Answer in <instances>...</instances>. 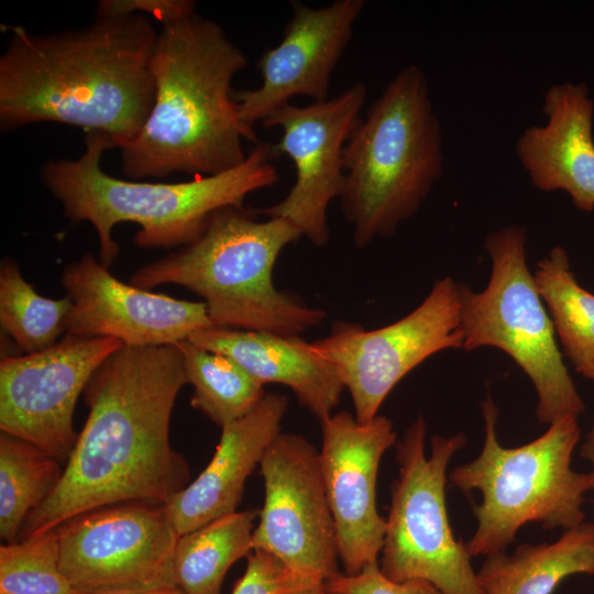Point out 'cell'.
I'll use <instances>...</instances> for the list:
<instances>
[{"mask_svg":"<svg viewBox=\"0 0 594 594\" xmlns=\"http://www.w3.org/2000/svg\"><path fill=\"white\" fill-rule=\"evenodd\" d=\"M185 384L176 344L124 345L112 354L85 388L89 414L61 481L28 516L21 539L110 505H164L185 488L190 469L169 441Z\"/></svg>","mask_w":594,"mask_h":594,"instance_id":"obj_1","label":"cell"},{"mask_svg":"<svg viewBox=\"0 0 594 594\" xmlns=\"http://www.w3.org/2000/svg\"><path fill=\"white\" fill-rule=\"evenodd\" d=\"M0 57V127L59 122L135 138L153 106L151 58L158 35L147 15H98L87 28L36 35L10 28Z\"/></svg>","mask_w":594,"mask_h":594,"instance_id":"obj_2","label":"cell"},{"mask_svg":"<svg viewBox=\"0 0 594 594\" xmlns=\"http://www.w3.org/2000/svg\"><path fill=\"white\" fill-rule=\"evenodd\" d=\"M246 64L222 26L196 11L163 23L151 58L152 109L120 146L124 174L209 176L243 163V141H258L240 120L231 82Z\"/></svg>","mask_w":594,"mask_h":594,"instance_id":"obj_3","label":"cell"},{"mask_svg":"<svg viewBox=\"0 0 594 594\" xmlns=\"http://www.w3.org/2000/svg\"><path fill=\"white\" fill-rule=\"evenodd\" d=\"M116 147L98 132L87 133L76 160L58 158L41 168V180L73 222L87 221L98 234L99 261L110 267L119 254L112 238L117 223L140 226L134 242L144 249H170L195 241L215 212L244 208L248 195L278 180L274 144L257 142L240 165L183 183L123 180L101 168L103 153Z\"/></svg>","mask_w":594,"mask_h":594,"instance_id":"obj_4","label":"cell"},{"mask_svg":"<svg viewBox=\"0 0 594 594\" xmlns=\"http://www.w3.org/2000/svg\"><path fill=\"white\" fill-rule=\"evenodd\" d=\"M300 237L283 218L257 221L245 208L227 207L195 241L138 268L131 285L185 287L202 297L215 327L297 337L327 316L274 285L279 254Z\"/></svg>","mask_w":594,"mask_h":594,"instance_id":"obj_5","label":"cell"},{"mask_svg":"<svg viewBox=\"0 0 594 594\" xmlns=\"http://www.w3.org/2000/svg\"><path fill=\"white\" fill-rule=\"evenodd\" d=\"M341 210L364 248L414 216L443 172L440 121L424 72L403 67L360 118L343 150Z\"/></svg>","mask_w":594,"mask_h":594,"instance_id":"obj_6","label":"cell"},{"mask_svg":"<svg viewBox=\"0 0 594 594\" xmlns=\"http://www.w3.org/2000/svg\"><path fill=\"white\" fill-rule=\"evenodd\" d=\"M484 443L472 461L453 468L449 482L460 491H479L473 506L476 529L466 548L471 557L505 551L528 522L564 530L584 522L585 495L594 491V473L572 469L580 441L579 417L565 416L535 440L519 447L499 443L498 409L491 396L482 403Z\"/></svg>","mask_w":594,"mask_h":594,"instance_id":"obj_7","label":"cell"},{"mask_svg":"<svg viewBox=\"0 0 594 594\" xmlns=\"http://www.w3.org/2000/svg\"><path fill=\"white\" fill-rule=\"evenodd\" d=\"M526 242V229L517 224L486 235L492 264L487 286L475 293L461 284L462 349L493 346L506 352L534 384L538 420L550 425L565 416L579 417L584 403L527 265Z\"/></svg>","mask_w":594,"mask_h":594,"instance_id":"obj_8","label":"cell"},{"mask_svg":"<svg viewBox=\"0 0 594 594\" xmlns=\"http://www.w3.org/2000/svg\"><path fill=\"white\" fill-rule=\"evenodd\" d=\"M419 416L396 444L398 477L391 490L380 569L392 581L424 580L441 594H483L466 542L452 531L446 504L447 469L466 437L432 436Z\"/></svg>","mask_w":594,"mask_h":594,"instance_id":"obj_9","label":"cell"},{"mask_svg":"<svg viewBox=\"0 0 594 594\" xmlns=\"http://www.w3.org/2000/svg\"><path fill=\"white\" fill-rule=\"evenodd\" d=\"M311 344L349 389L356 420L370 422L411 370L437 352L463 348L461 283L438 279L416 309L388 326L365 330L338 321Z\"/></svg>","mask_w":594,"mask_h":594,"instance_id":"obj_10","label":"cell"},{"mask_svg":"<svg viewBox=\"0 0 594 594\" xmlns=\"http://www.w3.org/2000/svg\"><path fill=\"white\" fill-rule=\"evenodd\" d=\"M61 568L77 593L176 586L179 535L164 505L131 502L97 508L56 528Z\"/></svg>","mask_w":594,"mask_h":594,"instance_id":"obj_11","label":"cell"},{"mask_svg":"<svg viewBox=\"0 0 594 594\" xmlns=\"http://www.w3.org/2000/svg\"><path fill=\"white\" fill-rule=\"evenodd\" d=\"M124 344L66 334L53 346L0 363V430L67 462L78 437L74 413L96 371Z\"/></svg>","mask_w":594,"mask_h":594,"instance_id":"obj_12","label":"cell"},{"mask_svg":"<svg viewBox=\"0 0 594 594\" xmlns=\"http://www.w3.org/2000/svg\"><path fill=\"white\" fill-rule=\"evenodd\" d=\"M258 465L265 498L253 550L327 582L339 573V554L319 451L300 435L280 432Z\"/></svg>","mask_w":594,"mask_h":594,"instance_id":"obj_13","label":"cell"},{"mask_svg":"<svg viewBox=\"0 0 594 594\" xmlns=\"http://www.w3.org/2000/svg\"><path fill=\"white\" fill-rule=\"evenodd\" d=\"M366 96L365 85L355 81L324 101L305 107L287 103L262 122L266 129H282L274 147L278 156L286 154L293 161L296 179L279 202L258 209V213L289 221L316 246L327 244V209L342 195L343 150Z\"/></svg>","mask_w":594,"mask_h":594,"instance_id":"obj_14","label":"cell"},{"mask_svg":"<svg viewBox=\"0 0 594 594\" xmlns=\"http://www.w3.org/2000/svg\"><path fill=\"white\" fill-rule=\"evenodd\" d=\"M321 433L320 464L338 554L344 574L356 575L378 562L383 548L386 519L376 506L377 474L397 433L385 416L360 422L346 410L321 420Z\"/></svg>","mask_w":594,"mask_h":594,"instance_id":"obj_15","label":"cell"},{"mask_svg":"<svg viewBox=\"0 0 594 594\" xmlns=\"http://www.w3.org/2000/svg\"><path fill=\"white\" fill-rule=\"evenodd\" d=\"M289 3L293 15L282 41L257 61L261 86L233 90L240 120L252 130L295 96L308 97L314 102L329 99L332 72L366 4L364 0H336L321 8L298 0Z\"/></svg>","mask_w":594,"mask_h":594,"instance_id":"obj_16","label":"cell"},{"mask_svg":"<svg viewBox=\"0 0 594 594\" xmlns=\"http://www.w3.org/2000/svg\"><path fill=\"white\" fill-rule=\"evenodd\" d=\"M62 283L72 299L66 334L154 346L176 344L195 331L215 327L204 301L179 300L124 284L91 253L69 263Z\"/></svg>","mask_w":594,"mask_h":594,"instance_id":"obj_17","label":"cell"},{"mask_svg":"<svg viewBox=\"0 0 594 594\" xmlns=\"http://www.w3.org/2000/svg\"><path fill=\"white\" fill-rule=\"evenodd\" d=\"M543 125L526 128L516 155L541 191H565L582 211L594 209V101L585 84L551 85L543 94Z\"/></svg>","mask_w":594,"mask_h":594,"instance_id":"obj_18","label":"cell"},{"mask_svg":"<svg viewBox=\"0 0 594 594\" xmlns=\"http://www.w3.org/2000/svg\"><path fill=\"white\" fill-rule=\"evenodd\" d=\"M287 407L286 396L265 393L245 416L221 428L205 470L164 504L179 536L237 512L246 479L282 432Z\"/></svg>","mask_w":594,"mask_h":594,"instance_id":"obj_19","label":"cell"},{"mask_svg":"<svg viewBox=\"0 0 594 594\" xmlns=\"http://www.w3.org/2000/svg\"><path fill=\"white\" fill-rule=\"evenodd\" d=\"M188 340L231 359L262 385L289 387L320 421L332 414L345 388L333 366L298 336L210 327Z\"/></svg>","mask_w":594,"mask_h":594,"instance_id":"obj_20","label":"cell"},{"mask_svg":"<svg viewBox=\"0 0 594 594\" xmlns=\"http://www.w3.org/2000/svg\"><path fill=\"white\" fill-rule=\"evenodd\" d=\"M594 574V524L564 530L553 542L522 543L486 556L476 571L483 594H553L566 578Z\"/></svg>","mask_w":594,"mask_h":594,"instance_id":"obj_21","label":"cell"},{"mask_svg":"<svg viewBox=\"0 0 594 594\" xmlns=\"http://www.w3.org/2000/svg\"><path fill=\"white\" fill-rule=\"evenodd\" d=\"M253 509L234 512L179 536L174 554L176 586L185 594H221L231 565L253 551Z\"/></svg>","mask_w":594,"mask_h":594,"instance_id":"obj_22","label":"cell"},{"mask_svg":"<svg viewBox=\"0 0 594 594\" xmlns=\"http://www.w3.org/2000/svg\"><path fill=\"white\" fill-rule=\"evenodd\" d=\"M534 278L575 371L594 380V295L578 284L562 246L539 261Z\"/></svg>","mask_w":594,"mask_h":594,"instance_id":"obj_23","label":"cell"},{"mask_svg":"<svg viewBox=\"0 0 594 594\" xmlns=\"http://www.w3.org/2000/svg\"><path fill=\"white\" fill-rule=\"evenodd\" d=\"M62 463L45 450L0 435V537L15 542L28 516L54 491Z\"/></svg>","mask_w":594,"mask_h":594,"instance_id":"obj_24","label":"cell"},{"mask_svg":"<svg viewBox=\"0 0 594 594\" xmlns=\"http://www.w3.org/2000/svg\"><path fill=\"white\" fill-rule=\"evenodd\" d=\"M176 345L183 354L187 383L194 386L191 407L219 427L245 416L265 395L264 385L231 359L188 339Z\"/></svg>","mask_w":594,"mask_h":594,"instance_id":"obj_25","label":"cell"},{"mask_svg":"<svg viewBox=\"0 0 594 594\" xmlns=\"http://www.w3.org/2000/svg\"><path fill=\"white\" fill-rule=\"evenodd\" d=\"M72 299H50L37 294L22 276L16 262L0 264V322L3 331L25 353L44 351L67 331Z\"/></svg>","mask_w":594,"mask_h":594,"instance_id":"obj_26","label":"cell"},{"mask_svg":"<svg viewBox=\"0 0 594 594\" xmlns=\"http://www.w3.org/2000/svg\"><path fill=\"white\" fill-rule=\"evenodd\" d=\"M0 594H77L61 568L56 528L1 544Z\"/></svg>","mask_w":594,"mask_h":594,"instance_id":"obj_27","label":"cell"},{"mask_svg":"<svg viewBox=\"0 0 594 594\" xmlns=\"http://www.w3.org/2000/svg\"><path fill=\"white\" fill-rule=\"evenodd\" d=\"M231 594H328L326 582L302 574L273 554L253 550Z\"/></svg>","mask_w":594,"mask_h":594,"instance_id":"obj_28","label":"cell"},{"mask_svg":"<svg viewBox=\"0 0 594 594\" xmlns=\"http://www.w3.org/2000/svg\"><path fill=\"white\" fill-rule=\"evenodd\" d=\"M327 591L333 594H441L431 583L424 580L395 582L386 578L380 563L367 565L356 575L338 573L326 582Z\"/></svg>","mask_w":594,"mask_h":594,"instance_id":"obj_29","label":"cell"},{"mask_svg":"<svg viewBox=\"0 0 594 594\" xmlns=\"http://www.w3.org/2000/svg\"><path fill=\"white\" fill-rule=\"evenodd\" d=\"M195 2L189 0H106L98 4V15H125L147 13L161 24L195 12Z\"/></svg>","mask_w":594,"mask_h":594,"instance_id":"obj_30","label":"cell"},{"mask_svg":"<svg viewBox=\"0 0 594 594\" xmlns=\"http://www.w3.org/2000/svg\"><path fill=\"white\" fill-rule=\"evenodd\" d=\"M77 594H185L178 586L155 588L139 592H106V593H77Z\"/></svg>","mask_w":594,"mask_h":594,"instance_id":"obj_31","label":"cell"},{"mask_svg":"<svg viewBox=\"0 0 594 594\" xmlns=\"http://www.w3.org/2000/svg\"><path fill=\"white\" fill-rule=\"evenodd\" d=\"M581 454L583 458L591 462L594 473V429H592L585 442L583 443Z\"/></svg>","mask_w":594,"mask_h":594,"instance_id":"obj_32","label":"cell"},{"mask_svg":"<svg viewBox=\"0 0 594 594\" xmlns=\"http://www.w3.org/2000/svg\"><path fill=\"white\" fill-rule=\"evenodd\" d=\"M328 594H333V593H329V592H328Z\"/></svg>","mask_w":594,"mask_h":594,"instance_id":"obj_33","label":"cell"},{"mask_svg":"<svg viewBox=\"0 0 594 594\" xmlns=\"http://www.w3.org/2000/svg\"><path fill=\"white\" fill-rule=\"evenodd\" d=\"M593 429H594V426H593Z\"/></svg>","mask_w":594,"mask_h":594,"instance_id":"obj_34","label":"cell"}]
</instances>
